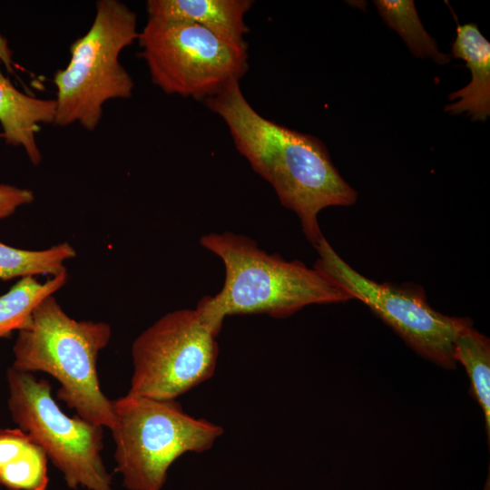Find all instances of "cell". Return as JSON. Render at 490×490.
I'll list each match as a JSON object with an SVG mask.
<instances>
[{"label": "cell", "instance_id": "277c9868", "mask_svg": "<svg viewBox=\"0 0 490 490\" xmlns=\"http://www.w3.org/2000/svg\"><path fill=\"white\" fill-rule=\"evenodd\" d=\"M137 15L118 0H99L90 29L70 45L68 64L54 74V124L78 122L87 131L99 124L103 104L132 96L133 81L122 65V51L137 40Z\"/></svg>", "mask_w": 490, "mask_h": 490}, {"label": "cell", "instance_id": "8992f818", "mask_svg": "<svg viewBox=\"0 0 490 490\" xmlns=\"http://www.w3.org/2000/svg\"><path fill=\"white\" fill-rule=\"evenodd\" d=\"M6 379L13 421L44 450L67 485L112 490L101 456L103 427L65 415L53 398L49 382L31 372L12 366Z\"/></svg>", "mask_w": 490, "mask_h": 490}, {"label": "cell", "instance_id": "4fadbf2b", "mask_svg": "<svg viewBox=\"0 0 490 490\" xmlns=\"http://www.w3.org/2000/svg\"><path fill=\"white\" fill-rule=\"evenodd\" d=\"M47 456L20 428L0 427V485L8 490H46Z\"/></svg>", "mask_w": 490, "mask_h": 490}, {"label": "cell", "instance_id": "e0dca14e", "mask_svg": "<svg viewBox=\"0 0 490 490\" xmlns=\"http://www.w3.org/2000/svg\"><path fill=\"white\" fill-rule=\"evenodd\" d=\"M374 4L383 20L397 32L412 54L419 58H431L446 64L450 55L438 50L436 41L424 28L412 0H376Z\"/></svg>", "mask_w": 490, "mask_h": 490}, {"label": "cell", "instance_id": "5bb4252c", "mask_svg": "<svg viewBox=\"0 0 490 490\" xmlns=\"http://www.w3.org/2000/svg\"><path fill=\"white\" fill-rule=\"evenodd\" d=\"M67 271L40 283L34 277L22 278L0 296V338L24 328L34 308L46 297L64 286Z\"/></svg>", "mask_w": 490, "mask_h": 490}, {"label": "cell", "instance_id": "52a82bcc", "mask_svg": "<svg viewBox=\"0 0 490 490\" xmlns=\"http://www.w3.org/2000/svg\"><path fill=\"white\" fill-rule=\"evenodd\" d=\"M137 40L152 83L169 94L205 100L248 69L247 46L194 23L148 18Z\"/></svg>", "mask_w": 490, "mask_h": 490}, {"label": "cell", "instance_id": "9c48e42d", "mask_svg": "<svg viewBox=\"0 0 490 490\" xmlns=\"http://www.w3.org/2000/svg\"><path fill=\"white\" fill-rule=\"evenodd\" d=\"M314 248L318 255L315 269L352 299L367 305L417 353L443 367H455V340L463 329L473 325L470 318L437 312L429 306L419 286L377 283L363 276L335 251L324 236Z\"/></svg>", "mask_w": 490, "mask_h": 490}, {"label": "cell", "instance_id": "7a4b0ae2", "mask_svg": "<svg viewBox=\"0 0 490 490\" xmlns=\"http://www.w3.org/2000/svg\"><path fill=\"white\" fill-rule=\"evenodd\" d=\"M201 244L223 262L225 280L196 309L221 329L228 316L268 314L285 318L311 304L347 302L352 297L329 277L299 260L269 254L249 237L230 231L210 233Z\"/></svg>", "mask_w": 490, "mask_h": 490}, {"label": "cell", "instance_id": "5b68a950", "mask_svg": "<svg viewBox=\"0 0 490 490\" xmlns=\"http://www.w3.org/2000/svg\"><path fill=\"white\" fill-rule=\"evenodd\" d=\"M112 402L116 470L129 490H161L176 459L209 450L223 433L220 426L184 412L176 400L126 394Z\"/></svg>", "mask_w": 490, "mask_h": 490}, {"label": "cell", "instance_id": "30bf717a", "mask_svg": "<svg viewBox=\"0 0 490 490\" xmlns=\"http://www.w3.org/2000/svg\"><path fill=\"white\" fill-rule=\"evenodd\" d=\"M250 0H149L148 18L184 21L203 26L232 44L247 46L245 14Z\"/></svg>", "mask_w": 490, "mask_h": 490}, {"label": "cell", "instance_id": "ac0fdd59", "mask_svg": "<svg viewBox=\"0 0 490 490\" xmlns=\"http://www.w3.org/2000/svg\"><path fill=\"white\" fill-rule=\"evenodd\" d=\"M34 201V194L31 190L0 184V220L13 215L17 208Z\"/></svg>", "mask_w": 490, "mask_h": 490}, {"label": "cell", "instance_id": "ffe728a7", "mask_svg": "<svg viewBox=\"0 0 490 490\" xmlns=\"http://www.w3.org/2000/svg\"><path fill=\"white\" fill-rule=\"evenodd\" d=\"M484 490H490V487H489V477H488V479H487V482H486V485H485Z\"/></svg>", "mask_w": 490, "mask_h": 490}, {"label": "cell", "instance_id": "8fae6325", "mask_svg": "<svg viewBox=\"0 0 490 490\" xmlns=\"http://www.w3.org/2000/svg\"><path fill=\"white\" fill-rule=\"evenodd\" d=\"M0 61V124L5 143L22 147L34 165L42 162L35 134L41 124L54 123L55 100L41 99L17 90L4 75Z\"/></svg>", "mask_w": 490, "mask_h": 490}, {"label": "cell", "instance_id": "2e32d148", "mask_svg": "<svg viewBox=\"0 0 490 490\" xmlns=\"http://www.w3.org/2000/svg\"><path fill=\"white\" fill-rule=\"evenodd\" d=\"M76 256L74 248L68 242L54 245L46 250H29L14 248L0 241V279L34 277L35 275L57 276L67 271L64 261Z\"/></svg>", "mask_w": 490, "mask_h": 490}, {"label": "cell", "instance_id": "ba28073f", "mask_svg": "<svg viewBox=\"0 0 490 490\" xmlns=\"http://www.w3.org/2000/svg\"><path fill=\"white\" fill-rule=\"evenodd\" d=\"M220 329L194 309L171 311L133 341L128 395L175 400L214 374Z\"/></svg>", "mask_w": 490, "mask_h": 490}, {"label": "cell", "instance_id": "d6986e66", "mask_svg": "<svg viewBox=\"0 0 490 490\" xmlns=\"http://www.w3.org/2000/svg\"><path fill=\"white\" fill-rule=\"evenodd\" d=\"M0 61L5 69L15 74L13 53L8 45L6 38L0 34Z\"/></svg>", "mask_w": 490, "mask_h": 490}, {"label": "cell", "instance_id": "9a60e30c", "mask_svg": "<svg viewBox=\"0 0 490 490\" xmlns=\"http://www.w3.org/2000/svg\"><path fill=\"white\" fill-rule=\"evenodd\" d=\"M454 359L466 370L471 391L481 407L490 434V341L472 326L463 329L454 344Z\"/></svg>", "mask_w": 490, "mask_h": 490}, {"label": "cell", "instance_id": "3957f363", "mask_svg": "<svg viewBox=\"0 0 490 490\" xmlns=\"http://www.w3.org/2000/svg\"><path fill=\"white\" fill-rule=\"evenodd\" d=\"M111 337L109 324L71 318L53 294L34 308L29 324L18 331L13 367L49 374L60 385L57 398L83 420L111 429L113 402L103 393L97 373L99 353Z\"/></svg>", "mask_w": 490, "mask_h": 490}, {"label": "cell", "instance_id": "6da1fadb", "mask_svg": "<svg viewBox=\"0 0 490 490\" xmlns=\"http://www.w3.org/2000/svg\"><path fill=\"white\" fill-rule=\"evenodd\" d=\"M204 101L225 122L240 153L273 187L281 204L296 213L315 247L323 237L318 213L330 206H350L358 197L324 144L264 118L247 101L239 82Z\"/></svg>", "mask_w": 490, "mask_h": 490}, {"label": "cell", "instance_id": "7c38bea8", "mask_svg": "<svg viewBox=\"0 0 490 490\" xmlns=\"http://www.w3.org/2000/svg\"><path fill=\"white\" fill-rule=\"evenodd\" d=\"M452 54L466 62L472 80L464 88L452 93L449 99H459L445 111L451 114L467 113L473 121H485L490 114V43L475 24L456 28Z\"/></svg>", "mask_w": 490, "mask_h": 490}]
</instances>
